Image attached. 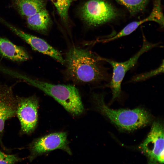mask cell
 I'll return each instance as SVG.
<instances>
[{
	"label": "cell",
	"mask_w": 164,
	"mask_h": 164,
	"mask_svg": "<svg viewBox=\"0 0 164 164\" xmlns=\"http://www.w3.org/2000/svg\"><path fill=\"white\" fill-rule=\"evenodd\" d=\"M64 64L68 78L78 83L109 82L111 75L104 61L96 53L86 49L73 47L66 53Z\"/></svg>",
	"instance_id": "6da1fadb"
},
{
	"label": "cell",
	"mask_w": 164,
	"mask_h": 164,
	"mask_svg": "<svg viewBox=\"0 0 164 164\" xmlns=\"http://www.w3.org/2000/svg\"><path fill=\"white\" fill-rule=\"evenodd\" d=\"M104 97L103 93H94L92 95L93 102L98 110L120 129L132 131L150 122L151 115L144 109H111L105 104Z\"/></svg>",
	"instance_id": "7a4b0ae2"
},
{
	"label": "cell",
	"mask_w": 164,
	"mask_h": 164,
	"mask_svg": "<svg viewBox=\"0 0 164 164\" xmlns=\"http://www.w3.org/2000/svg\"><path fill=\"white\" fill-rule=\"evenodd\" d=\"M33 84L46 94L52 97L69 112L79 115L84 109L78 89L71 85L54 84L35 80Z\"/></svg>",
	"instance_id": "3957f363"
},
{
	"label": "cell",
	"mask_w": 164,
	"mask_h": 164,
	"mask_svg": "<svg viewBox=\"0 0 164 164\" xmlns=\"http://www.w3.org/2000/svg\"><path fill=\"white\" fill-rule=\"evenodd\" d=\"M159 45L148 42L144 36L143 43L140 50L128 60L119 62L109 59L101 57V59L109 63L113 68V72L110 80L104 87L110 88L112 93V101L119 98L121 93V84L126 73L137 63L140 56Z\"/></svg>",
	"instance_id": "277c9868"
},
{
	"label": "cell",
	"mask_w": 164,
	"mask_h": 164,
	"mask_svg": "<svg viewBox=\"0 0 164 164\" xmlns=\"http://www.w3.org/2000/svg\"><path fill=\"white\" fill-rule=\"evenodd\" d=\"M139 148L147 157L149 163H163L164 128L161 123L153 122L147 137Z\"/></svg>",
	"instance_id": "5b68a950"
},
{
	"label": "cell",
	"mask_w": 164,
	"mask_h": 164,
	"mask_svg": "<svg viewBox=\"0 0 164 164\" xmlns=\"http://www.w3.org/2000/svg\"><path fill=\"white\" fill-rule=\"evenodd\" d=\"M39 107V100L35 95L27 97L17 96L16 115L22 133L30 134L35 130L37 123Z\"/></svg>",
	"instance_id": "8992f818"
},
{
	"label": "cell",
	"mask_w": 164,
	"mask_h": 164,
	"mask_svg": "<svg viewBox=\"0 0 164 164\" xmlns=\"http://www.w3.org/2000/svg\"><path fill=\"white\" fill-rule=\"evenodd\" d=\"M30 161L48 152L60 149L70 155L71 152L68 146L67 135L64 132L51 133L34 140L30 145Z\"/></svg>",
	"instance_id": "52a82bcc"
},
{
	"label": "cell",
	"mask_w": 164,
	"mask_h": 164,
	"mask_svg": "<svg viewBox=\"0 0 164 164\" xmlns=\"http://www.w3.org/2000/svg\"><path fill=\"white\" fill-rule=\"evenodd\" d=\"M81 14L90 25L96 26L113 19L116 13L112 6L103 0H90L84 5Z\"/></svg>",
	"instance_id": "ba28073f"
},
{
	"label": "cell",
	"mask_w": 164,
	"mask_h": 164,
	"mask_svg": "<svg viewBox=\"0 0 164 164\" xmlns=\"http://www.w3.org/2000/svg\"><path fill=\"white\" fill-rule=\"evenodd\" d=\"M17 96L12 87L0 85V145L5 149L2 142L5 121L16 115Z\"/></svg>",
	"instance_id": "9c48e42d"
},
{
	"label": "cell",
	"mask_w": 164,
	"mask_h": 164,
	"mask_svg": "<svg viewBox=\"0 0 164 164\" xmlns=\"http://www.w3.org/2000/svg\"><path fill=\"white\" fill-rule=\"evenodd\" d=\"M5 24L29 44L33 50L48 55L62 64H64L65 60L60 52L43 39L26 33L6 22Z\"/></svg>",
	"instance_id": "30bf717a"
},
{
	"label": "cell",
	"mask_w": 164,
	"mask_h": 164,
	"mask_svg": "<svg viewBox=\"0 0 164 164\" xmlns=\"http://www.w3.org/2000/svg\"><path fill=\"white\" fill-rule=\"evenodd\" d=\"M161 1L155 0L151 12L146 18L139 21L130 23L115 36L105 39V42L111 41L129 35L134 31L139 26L146 22L154 21L158 23L161 26H163L164 17L162 10Z\"/></svg>",
	"instance_id": "8fae6325"
},
{
	"label": "cell",
	"mask_w": 164,
	"mask_h": 164,
	"mask_svg": "<svg viewBox=\"0 0 164 164\" xmlns=\"http://www.w3.org/2000/svg\"><path fill=\"white\" fill-rule=\"evenodd\" d=\"M0 54L4 58L17 62L25 61L29 58L28 52L23 47L0 37Z\"/></svg>",
	"instance_id": "7c38bea8"
},
{
	"label": "cell",
	"mask_w": 164,
	"mask_h": 164,
	"mask_svg": "<svg viewBox=\"0 0 164 164\" xmlns=\"http://www.w3.org/2000/svg\"><path fill=\"white\" fill-rule=\"evenodd\" d=\"M14 3L20 14L26 17L45 9L46 4L43 0H15Z\"/></svg>",
	"instance_id": "4fadbf2b"
},
{
	"label": "cell",
	"mask_w": 164,
	"mask_h": 164,
	"mask_svg": "<svg viewBox=\"0 0 164 164\" xmlns=\"http://www.w3.org/2000/svg\"><path fill=\"white\" fill-rule=\"evenodd\" d=\"M27 22L28 26L31 28L43 32L46 31L49 28L50 19L49 13L45 8L27 17Z\"/></svg>",
	"instance_id": "5bb4252c"
},
{
	"label": "cell",
	"mask_w": 164,
	"mask_h": 164,
	"mask_svg": "<svg viewBox=\"0 0 164 164\" xmlns=\"http://www.w3.org/2000/svg\"><path fill=\"white\" fill-rule=\"evenodd\" d=\"M125 6L131 13L134 14L142 10L148 0H116Z\"/></svg>",
	"instance_id": "9a60e30c"
},
{
	"label": "cell",
	"mask_w": 164,
	"mask_h": 164,
	"mask_svg": "<svg viewBox=\"0 0 164 164\" xmlns=\"http://www.w3.org/2000/svg\"><path fill=\"white\" fill-rule=\"evenodd\" d=\"M164 72V60L160 66L156 69L139 74L133 76L129 82L136 83L145 80L154 76Z\"/></svg>",
	"instance_id": "2e32d148"
},
{
	"label": "cell",
	"mask_w": 164,
	"mask_h": 164,
	"mask_svg": "<svg viewBox=\"0 0 164 164\" xmlns=\"http://www.w3.org/2000/svg\"><path fill=\"white\" fill-rule=\"evenodd\" d=\"M56 7L61 17L66 20L68 16V11L72 0H50Z\"/></svg>",
	"instance_id": "e0dca14e"
},
{
	"label": "cell",
	"mask_w": 164,
	"mask_h": 164,
	"mask_svg": "<svg viewBox=\"0 0 164 164\" xmlns=\"http://www.w3.org/2000/svg\"><path fill=\"white\" fill-rule=\"evenodd\" d=\"M22 159L15 155L7 154L0 150V164H15Z\"/></svg>",
	"instance_id": "ac0fdd59"
}]
</instances>
